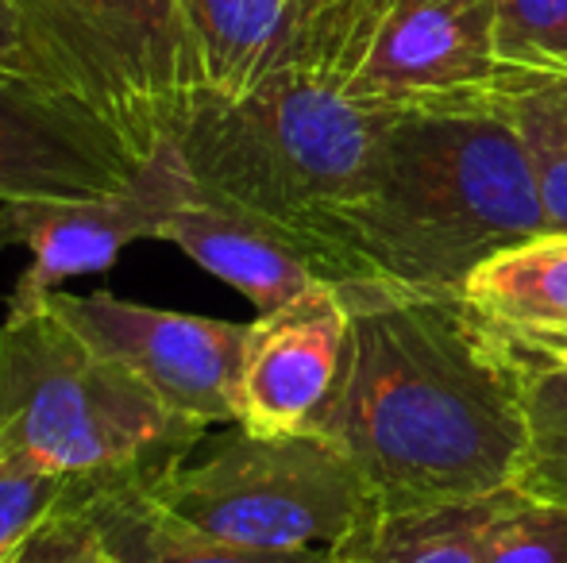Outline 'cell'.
I'll list each match as a JSON object with an SVG mask.
<instances>
[{
	"mask_svg": "<svg viewBox=\"0 0 567 563\" xmlns=\"http://www.w3.org/2000/svg\"><path fill=\"white\" fill-rule=\"evenodd\" d=\"M506 494L475 502L425 505V510L374 513L337 549L340 563H483L486 533L506 505Z\"/></svg>",
	"mask_w": 567,
	"mask_h": 563,
	"instance_id": "obj_16",
	"label": "cell"
},
{
	"mask_svg": "<svg viewBox=\"0 0 567 563\" xmlns=\"http://www.w3.org/2000/svg\"><path fill=\"white\" fill-rule=\"evenodd\" d=\"M74 505L116 563H340L337 552H270L189 525L147 490L143 475L78 482Z\"/></svg>",
	"mask_w": 567,
	"mask_h": 563,
	"instance_id": "obj_12",
	"label": "cell"
},
{
	"mask_svg": "<svg viewBox=\"0 0 567 563\" xmlns=\"http://www.w3.org/2000/svg\"><path fill=\"white\" fill-rule=\"evenodd\" d=\"M202 97H244L267 82L282 51L290 0H178Z\"/></svg>",
	"mask_w": 567,
	"mask_h": 563,
	"instance_id": "obj_15",
	"label": "cell"
},
{
	"mask_svg": "<svg viewBox=\"0 0 567 563\" xmlns=\"http://www.w3.org/2000/svg\"><path fill=\"white\" fill-rule=\"evenodd\" d=\"M163 240L186 251L213 279L244 293L255 313H275L324 282L278 232L205 194H194L174 212Z\"/></svg>",
	"mask_w": 567,
	"mask_h": 563,
	"instance_id": "obj_14",
	"label": "cell"
},
{
	"mask_svg": "<svg viewBox=\"0 0 567 563\" xmlns=\"http://www.w3.org/2000/svg\"><path fill=\"white\" fill-rule=\"evenodd\" d=\"M498 59L529 77H567V0H498Z\"/></svg>",
	"mask_w": 567,
	"mask_h": 563,
	"instance_id": "obj_19",
	"label": "cell"
},
{
	"mask_svg": "<svg viewBox=\"0 0 567 563\" xmlns=\"http://www.w3.org/2000/svg\"><path fill=\"white\" fill-rule=\"evenodd\" d=\"M197 194L178 143H163L143 163L140 178L109 197L82 201L0 205V251L28 248L31 267L20 274L8 309L43 305L66 279L97 274L135 240H163L174 212Z\"/></svg>",
	"mask_w": 567,
	"mask_h": 563,
	"instance_id": "obj_9",
	"label": "cell"
},
{
	"mask_svg": "<svg viewBox=\"0 0 567 563\" xmlns=\"http://www.w3.org/2000/svg\"><path fill=\"white\" fill-rule=\"evenodd\" d=\"M143 163L85 101L28 77H0V205L109 197Z\"/></svg>",
	"mask_w": 567,
	"mask_h": 563,
	"instance_id": "obj_10",
	"label": "cell"
},
{
	"mask_svg": "<svg viewBox=\"0 0 567 563\" xmlns=\"http://www.w3.org/2000/svg\"><path fill=\"white\" fill-rule=\"evenodd\" d=\"M398 113L278 70L244 97H202L174 143L197 194L267 225L324 282H359L367 267L351 217L371 194Z\"/></svg>",
	"mask_w": 567,
	"mask_h": 563,
	"instance_id": "obj_2",
	"label": "cell"
},
{
	"mask_svg": "<svg viewBox=\"0 0 567 563\" xmlns=\"http://www.w3.org/2000/svg\"><path fill=\"white\" fill-rule=\"evenodd\" d=\"M537 174L548 236H567V77H545L509 97Z\"/></svg>",
	"mask_w": 567,
	"mask_h": 563,
	"instance_id": "obj_18",
	"label": "cell"
},
{
	"mask_svg": "<svg viewBox=\"0 0 567 563\" xmlns=\"http://www.w3.org/2000/svg\"><path fill=\"white\" fill-rule=\"evenodd\" d=\"M460 293L525 371L567 363V236H537L486 259Z\"/></svg>",
	"mask_w": 567,
	"mask_h": 563,
	"instance_id": "obj_13",
	"label": "cell"
},
{
	"mask_svg": "<svg viewBox=\"0 0 567 563\" xmlns=\"http://www.w3.org/2000/svg\"><path fill=\"white\" fill-rule=\"evenodd\" d=\"M78 479L28 456H0V563L74 498Z\"/></svg>",
	"mask_w": 567,
	"mask_h": 563,
	"instance_id": "obj_20",
	"label": "cell"
},
{
	"mask_svg": "<svg viewBox=\"0 0 567 563\" xmlns=\"http://www.w3.org/2000/svg\"><path fill=\"white\" fill-rule=\"evenodd\" d=\"M4 563H116V560L109 556L101 536L93 533V525L82 518V510H78L74 498H70V502L62 505L59 513H51Z\"/></svg>",
	"mask_w": 567,
	"mask_h": 563,
	"instance_id": "obj_22",
	"label": "cell"
},
{
	"mask_svg": "<svg viewBox=\"0 0 567 563\" xmlns=\"http://www.w3.org/2000/svg\"><path fill=\"white\" fill-rule=\"evenodd\" d=\"M483 563H567V505L509 490L486 533Z\"/></svg>",
	"mask_w": 567,
	"mask_h": 563,
	"instance_id": "obj_21",
	"label": "cell"
},
{
	"mask_svg": "<svg viewBox=\"0 0 567 563\" xmlns=\"http://www.w3.org/2000/svg\"><path fill=\"white\" fill-rule=\"evenodd\" d=\"M348 359L317 432L359 467L374 505L425 510L514 490L529 456L525 363L463 293L337 282Z\"/></svg>",
	"mask_w": 567,
	"mask_h": 563,
	"instance_id": "obj_1",
	"label": "cell"
},
{
	"mask_svg": "<svg viewBox=\"0 0 567 563\" xmlns=\"http://www.w3.org/2000/svg\"><path fill=\"white\" fill-rule=\"evenodd\" d=\"M0 77H28V82H47L43 62H39L35 46L28 43V31H23L20 15H16L12 0H0ZM59 90V85H54Z\"/></svg>",
	"mask_w": 567,
	"mask_h": 563,
	"instance_id": "obj_25",
	"label": "cell"
},
{
	"mask_svg": "<svg viewBox=\"0 0 567 563\" xmlns=\"http://www.w3.org/2000/svg\"><path fill=\"white\" fill-rule=\"evenodd\" d=\"M143 482L189 525L270 552H337L379 513L359 467L321 432L255 436L231 425Z\"/></svg>",
	"mask_w": 567,
	"mask_h": 563,
	"instance_id": "obj_5",
	"label": "cell"
},
{
	"mask_svg": "<svg viewBox=\"0 0 567 563\" xmlns=\"http://www.w3.org/2000/svg\"><path fill=\"white\" fill-rule=\"evenodd\" d=\"M205 428L174 417L132 371L51 305L0 324V456H28L78 482L151 475L194 451Z\"/></svg>",
	"mask_w": 567,
	"mask_h": 563,
	"instance_id": "obj_4",
	"label": "cell"
},
{
	"mask_svg": "<svg viewBox=\"0 0 567 563\" xmlns=\"http://www.w3.org/2000/svg\"><path fill=\"white\" fill-rule=\"evenodd\" d=\"M529 77L498 59V0H398L343 93L382 108L509 101Z\"/></svg>",
	"mask_w": 567,
	"mask_h": 563,
	"instance_id": "obj_8",
	"label": "cell"
},
{
	"mask_svg": "<svg viewBox=\"0 0 567 563\" xmlns=\"http://www.w3.org/2000/svg\"><path fill=\"white\" fill-rule=\"evenodd\" d=\"M47 305L132 371L174 417L205 432L239 425V378L251 324L140 305L109 290L85 298L54 290Z\"/></svg>",
	"mask_w": 567,
	"mask_h": 563,
	"instance_id": "obj_7",
	"label": "cell"
},
{
	"mask_svg": "<svg viewBox=\"0 0 567 563\" xmlns=\"http://www.w3.org/2000/svg\"><path fill=\"white\" fill-rule=\"evenodd\" d=\"M28 43L62 93L85 101L140 163L202 101L178 0H12Z\"/></svg>",
	"mask_w": 567,
	"mask_h": 563,
	"instance_id": "obj_6",
	"label": "cell"
},
{
	"mask_svg": "<svg viewBox=\"0 0 567 563\" xmlns=\"http://www.w3.org/2000/svg\"><path fill=\"white\" fill-rule=\"evenodd\" d=\"M351 316L337 282L259 313L247 332L239 428L255 436L317 432L348 359Z\"/></svg>",
	"mask_w": 567,
	"mask_h": 563,
	"instance_id": "obj_11",
	"label": "cell"
},
{
	"mask_svg": "<svg viewBox=\"0 0 567 563\" xmlns=\"http://www.w3.org/2000/svg\"><path fill=\"white\" fill-rule=\"evenodd\" d=\"M398 0H290L278 70L348 90Z\"/></svg>",
	"mask_w": 567,
	"mask_h": 563,
	"instance_id": "obj_17",
	"label": "cell"
},
{
	"mask_svg": "<svg viewBox=\"0 0 567 563\" xmlns=\"http://www.w3.org/2000/svg\"><path fill=\"white\" fill-rule=\"evenodd\" d=\"M517 494L567 505V432L529 436V456L514 482Z\"/></svg>",
	"mask_w": 567,
	"mask_h": 563,
	"instance_id": "obj_23",
	"label": "cell"
},
{
	"mask_svg": "<svg viewBox=\"0 0 567 563\" xmlns=\"http://www.w3.org/2000/svg\"><path fill=\"white\" fill-rule=\"evenodd\" d=\"M525 409H529V436L567 432V363L533 367L525 375Z\"/></svg>",
	"mask_w": 567,
	"mask_h": 563,
	"instance_id": "obj_24",
	"label": "cell"
},
{
	"mask_svg": "<svg viewBox=\"0 0 567 563\" xmlns=\"http://www.w3.org/2000/svg\"><path fill=\"white\" fill-rule=\"evenodd\" d=\"M548 236L509 101L402 108L351 217L367 279L460 293L486 259Z\"/></svg>",
	"mask_w": 567,
	"mask_h": 563,
	"instance_id": "obj_3",
	"label": "cell"
}]
</instances>
